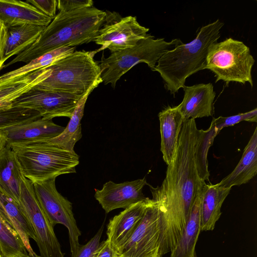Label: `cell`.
Listing matches in <instances>:
<instances>
[{
    "instance_id": "6da1fadb",
    "label": "cell",
    "mask_w": 257,
    "mask_h": 257,
    "mask_svg": "<svg viewBox=\"0 0 257 257\" xmlns=\"http://www.w3.org/2000/svg\"><path fill=\"white\" fill-rule=\"evenodd\" d=\"M203 130L194 119L184 121L177 149L160 186H150L158 207L162 256L171 252L179 240L189 218L199 177L195 153Z\"/></svg>"
},
{
    "instance_id": "7a4b0ae2",
    "label": "cell",
    "mask_w": 257,
    "mask_h": 257,
    "mask_svg": "<svg viewBox=\"0 0 257 257\" xmlns=\"http://www.w3.org/2000/svg\"><path fill=\"white\" fill-rule=\"evenodd\" d=\"M105 12L91 7L72 11L60 12L29 48L5 64L6 68L18 62L28 63L53 50L94 41L106 21Z\"/></svg>"
},
{
    "instance_id": "3957f363",
    "label": "cell",
    "mask_w": 257,
    "mask_h": 257,
    "mask_svg": "<svg viewBox=\"0 0 257 257\" xmlns=\"http://www.w3.org/2000/svg\"><path fill=\"white\" fill-rule=\"evenodd\" d=\"M223 25L217 20L201 27L191 42L177 46L160 58L153 71L160 74L171 94L183 88L189 76L206 69L209 47L219 39Z\"/></svg>"
},
{
    "instance_id": "277c9868",
    "label": "cell",
    "mask_w": 257,
    "mask_h": 257,
    "mask_svg": "<svg viewBox=\"0 0 257 257\" xmlns=\"http://www.w3.org/2000/svg\"><path fill=\"white\" fill-rule=\"evenodd\" d=\"M95 53L74 51L55 62L47 67L46 78L34 87L82 97L95 83L102 80L100 66L93 59Z\"/></svg>"
},
{
    "instance_id": "5b68a950",
    "label": "cell",
    "mask_w": 257,
    "mask_h": 257,
    "mask_svg": "<svg viewBox=\"0 0 257 257\" xmlns=\"http://www.w3.org/2000/svg\"><path fill=\"white\" fill-rule=\"evenodd\" d=\"M9 146L18 159L23 175L32 183L75 173L79 163V156L75 152L46 141Z\"/></svg>"
},
{
    "instance_id": "8992f818",
    "label": "cell",
    "mask_w": 257,
    "mask_h": 257,
    "mask_svg": "<svg viewBox=\"0 0 257 257\" xmlns=\"http://www.w3.org/2000/svg\"><path fill=\"white\" fill-rule=\"evenodd\" d=\"M182 43L179 39L167 42L164 38L155 39L154 36L149 35L135 46L111 53L107 58H102L99 65L102 82L105 85L110 83L115 88L121 76L140 62L146 63L153 71L165 52Z\"/></svg>"
},
{
    "instance_id": "52a82bcc",
    "label": "cell",
    "mask_w": 257,
    "mask_h": 257,
    "mask_svg": "<svg viewBox=\"0 0 257 257\" xmlns=\"http://www.w3.org/2000/svg\"><path fill=\"white\" fill-rule=\"evenodd\" d=\"M254 61L248 46L241 41L229 38L210 46L206 69L214 73L215 82L219 80L226 84L230 82L243 84L248 82L252 87L251 70Z\"/></svg>"
},
{
    "instance_id": "ba28073f",
    "label": "cell",
    "mask_w": 257,
    "mask_h": 257,
    "mask_svg": "<svg viewBox=\"0 0 257 257\" xmlns=\"http://www.w3.org/2000/svg\"><path fill=\"white\" fill-rule=\"evenodd\" d=\"M18 204L32 226L41 257H64L54 226L37 199L33 183L25 176L21 184Z\"/></svg>"
},
{
    "instance_id": "9c48e42d",
    "label": "cell",
    "mask_w": 257,
    "mask_h": 257,
    "mask_svg": "<svg viewBox=\"0 0 257 257\" xmlns=\"http://www.w3.org/2000/svg\"><path fill=\"white\" fill-rule=\"evenodd\" d=\"M56 178L33 183L37 199L51 223L64 225L68 231L71 256L75 255L80 244L79 229L72 211V203L57 191Z\"/></svg>"
},
{
    "instance_id": "30bf717a",
    "label": "cell",
    "mask_w": 257,
    "mask_h": 257,
    "mask_svg": "<svg viewBox=\"0 0 257 257\" xmlns=\"http://www.w3.org/2000/svg\"><path fill=\"white\" fill-rule=\"evenodd\" d=\"M120 257H162L159 209L156 202L152 199Z\"/></svg>"
},
{
    "instance_id": "8fae6325",
    "label": "cell",
    "mask_w": 257,
    "mask_h": 257,
    "mask_svg": "<svg viewBox=\"0 0 257 257\" xmlns=\"http://www.w3.org/2000/svg\"><path fill=\"white\" fill-rule=\"evenodd\" d=\"M81 97L67 93L41 90L34 87L13 102L12 107L37 111L41 117L70 118Z\"/></svg>"
},
{
    "instance_id": "7c38bea8",
    "label": "cell",
    "mask_w": 257,
    "mask_h": 257,
    "mask_svg": "<svg viewBox=\"0 0 257 257\" xmlns=\"http://www.w3.org/2000/svg\"><path fill=\"white\" fill-rule=\"evenodd\" d=\"M149 31L138 22L136 17L131 16L106 24L100 28L94 40L101 46L95 52L108 49L112 53L132 48L149 36Z\"/></svg>"
},
{
    "instance_id": "4fadbf2b",
    "label": "cell",
    "mask_w": 257,
    "mask_h": 257,
    "mask_svg": "<svg viewBox=\"0 0 257 257\" xmlns=\"http://www.w3.org/2000/svg\"><path fill=\"white\" fill-rule=\"evenodd\" d=\"M147 184L145 178L132 181L115 183L106 182L101 189H96L94 197L106 213L118 208L125 209L148 198L143 193Z\"/></svg>"
},
{
    "instance_id": "5bb4252c",
    "label": "cell",
    "mask_w": 257,
    "mask_h": 257,
    "mask_svg": "<svg viewBox=\"0 0 257 257\" xmlns=\"http://www.w3.org/2000/svg\"><path fill=\"white\" fill-rule=\"evenodd\" d=\"M151 199L133 204L111 218L107 225L106 234L111 246L119 255L141 222Z\"/></svg>"
},
{
    "instance_id": "9a60e30c",
    "label": "cell",
    "mask_w": 257,
    "mask_h": 257,
    "mask_svg": "<svg viewBox=\"0 0 257 257\" xmlns=\"http://www.w3.org/2000/svg\"><path fill=\"white\" fill-rule=\"evenodd\" d=\"M65 128L55 123L52 119L40 117L0 130L7 144L11 145L49 140L61 134Z\"/></svg>"
},
{
    "instance_id": "2e32d148",
    "label": "cell",
    "mask_w": 257,
    "mask_h": 257,
    "mask_svg": "<svg viewBox=\"0 0 257 257\" xmlns=\"http://www.w3.org/2000/svg\"><path fill=\"white\" fill-rule=\"evenodd\" d=\"M182 101L177 106L184 120L212 115L216 93L212 83L184 85Z\"/></svg>"
},
{
    "instance_id": "e0dca14e",
    "label": "cell",
    "mask_w": 257,
    "mask_h": 257,
    "mask_svg": "<svg viewBox=\"0 0 257 257\" xmlns=\"http://www.w3.org/2000/svg\"><path fill=\"white\" fill-rule=\"evenodd\" d=\"M52 20L26 1L0 0V22L7 28L24 24L47 27Z\"/></svg>"
},
{
    "instance_id": "ac0fdd59",
    "label": "cell",
    "mask_w": 257,
    "mask_h": 257,
    "mask_svg": "<svg viewBox=\"0 0 257 257\" xmlns=\"http://www.w3.org/2000/svg\"><path fill=\"white\" fill-rule=\"evenodd\" d=\"M204 182L201 179L199 181L189 218L179 240L171 251V257H197L195 247L201 231L200 207Z\"/></svg>"
},
{
    "instance_id": "d6986e66",
    "label": "cell",
    "mask_w": 257,
    "mask_h": 257,
    "mask_svg": "<svg viewBox=\"0 0 257 257\" xmlns=\"http://www.w3.org/2000/svg\"><path fill=\"white\" fill-rule=\"evenodd\" d=\"M161 151L164 162L170 165L175 156L184 122L177 106L168 107L159 112Z\"/></svg>"
},
{
    "instance_id": "ffe728a7",
    "label": "cell",
    "mask_w": 257,
    "mask_h": 257,
    "mask_svg": "<svg viewBox=\"0 0 257 257\" xmlns=\"http://www.w3.org/2000/svg\"><path fill=\"white\" fill-rule=\"evenodd\" d=\"M0 214L15 228L22 238L28 254L32 257H41L33 250L30 239L35 240L32 226L19 204L0 186Z\"/></svg>"
},
{
    "instance_id": "44dd1931",
    "label": "cell",
    "mask_w": 257,
    "mask_h": 257,
    "mask_svg": "<svg viewBox=\"0 0 257 257\" xmlns=\"http://www.w3.org/2000/svg\"><path fill=\"white\" fill-rule=\"evenodd\" d=\"M231 188L217 183L202 185L201 201V231L212 230L221 215V208Z\"/></svg>"
},
{
    "instance_id": "7402d4cb",
    "label": "cell",
    "mask_w": 257,
    "mask_h": 257,
    "mask_svg": "<svg viewBox=\"0 0 257 257\" xmlns=\"http://www.w3.org/2000/svg\"><path fill=\"white\" fill-rule=\"evenodd\" d=\"M257 173V127L244 149L241 158L234 169L224 178L219 184L231 188L246 184Z\"/></svg>"
},
{
    "instance_id": "603a6c76",
    "label": "cell",
    "mask_w": 257,
    "mask_h": 257,
    "mask_svg": "<svg viewBox=\"0 0 257 257\" xmlns=\"http://www.w3.org/2000/svg\"><path fill=\"white\" fill-rule=\"evenodd\" d=\"M24 176L16 155L7 144L0 153V186L18 203Z\"/></svg>"
},
{
    "instance_id": "cb8c5ba5",
    "label": "cell",
    "mask_w": 257,
    "mask_h": 257,
    "mask_svg": "<svg viewBox=\"0 0 257 257\" xmlns=\"http://www.w3.org/2000/svg\"><path fill=\"white\" fill-rule=\"evenodd\" d=\"M102 81L100 80L95 83L81 97L64 131L59 136L46 141L63 150L75 152L74 146L82 136L81 120L83 116L85 103L90 93Z\"/></svg>"
},
{
    "instance_id": "d4e9b609",
    "label": "cell",
    "mask_w": 257,
    "mask_h": 257,
    "mask_svg": "<svg viewBox=\"0 0 257 257\" xmlns=\"http://www.w3.org/2000/svg\"><path fill=\"white\" fill-rule=\"evenodd\" d=\"M75 47H62L37 57L24 66L0 76V89L37 70L47 67L73 53Z\"/></svg>"
},
{
    "instance_id": "484cf974",
    "label": "cell",
    "mask_w": 257,
    "mask_h": 257,
    "mask_svg": "<svg viewBox=\"0 0 257 257\" xmlns=\"http://www.w3.org/2000/svg\"><path fill=\"white\" fill-rule=\"evenodd\" d=\"M46 27L32 24H24L7 28L5 59L7 60L14 55H18L30 47Z\"/></svg>"
},
{
    "instance_id": "4316f807",
    "label": "cell",
    "mask_w": 257,
    "mask_h": 257,
    "mask_svg": "<svg viewBox=\"0 0 257 257\" xmlns=\"http://www.w3.org/2000/svg\"><path fill=\"white\" fill-rule=\"evenodd\" d=\"M47 67L30 73L20 79L0 89V110L12 108L13 102L45 80Z\"/></svg>"
},
{
    "instance_id": "83f0119b",
    "label": "cell",
    "mask_w": 257,
    "mask_h": 257,
    "mask_svg": "<svg viewBox=\"0 0 257 257\" xmlns=\"http://www.w3.org/2000/svg\"><path fill=\"white\" fill-rule=\"evenodd\" d=\"M0 253L2 257H14L21 253H28L18 231L1 214Z\"/></svg>"
},
{
    "instance_id": "f1b7e54d",
    "label": "cell",
    "mask_w": 257,
    "mask_h": 257,
    "mask_svg": "<svg viewBox=\"0 0 257 257\" xmlns=\"http://www.w3.org/2000/svg\"><path fill=\"white\" fill-rule=\"evenodd\" d=\"M218 134L213 124L211 123L208 130L202 131L197 146L195 153L196 168L199 177L204 181H209V172L208 169L207 156L209 149L213 144L214 139Z\"/></svg>"
},
{
    "instance_id": "f546056e",
    "label": "cell",
    "mask_w": 257,
    "mask_h": 257,
    "mask_svg": "<svg viewBox=\"0 0 257 257\" xmlns=\"http://www.w3.org/2000/svg\"><path fill=\"white\" fill-rule=\"evenodd\" d=\"M40 117L37 111L27 108L12 107L0 110V130Z\"/></svg>"
},
{
    "instance_id": "4dcf8cb0",
    "label": "cell",
    "mask_w": 257,
    "mask_h": 257,
    "mask_svg": "<svg viewBox=\"0 0 257 257\" xmlns=\"http://www.w3.org/2000/svg\"><path fill=\"white\" fill-rule=\"evenodd\" d=\"M242 121L256 122L257 121V108H255L246 112L241 113L236 115L223 117L219 116L213 118L211 123L218 134L221 130L225 127L231 126Z\"/></svg>"
},
{
    "instance_id": "1f68e13d",
    "label": "cell",
    "mask_w": 257,
    "mask_h": 257,
    "mask_svg": "<svg viewBox=\"0 0 257 257\" xmlns=\"http://www.w3.org/2000/svg\"><path fill=\"white\" fill-rule=\"evenodd\" d=\"M103 230V225H102L95 235L86 244L80 245L75 255L71 257H93L100 243Z\"/></svg>"
},
{
    "instance_id": "d6a6232c",
    "label": "cell",
    "mask_w": 257,
    "mask_h": 257,
    "mask_svg": "<svg viewBox=\"0 0 257 257\" xmlns=\"http://www.w3.org/2000/svg\"><path fill=\"white\" fill-rule=\"evenodd\" d=\"M26 1L52 20L55 17L57 8V1L27 0Z\"/></svg>"
},
{
    "instance_id": "836d02e7",
    "label": "cell",
    "mask_w": 257,
    "mask_h": 257,
    "mask_svg": "<svg viewBox=\"0 0 257 257\" xmlns=\"http://www.w3.org/2000/svg\"><path fill=\"white\" fill-rule=\"evenodd\" d=\"M91 0H58L57 9L60 12H67L93 6Z\"/></svg>"
},
{
    "instance_id": "e575fe53",
    "label": "cell",
    "mask_w": 257,
    "mask_h": 257,
    "mask_svg": "<svg viewBox=\"0 0 257 257\" xmlns=\"http://www.w3.org/2000/svg\"><path fill=\"white\" fill-rule=\"evenodd\" d=\"M93 257H119V255L113 249L108 240L106 239L99 243Z\"/></svg>"
},
{
    "instance_id": "d590c367",
    "label": "cell",
    "mask_w": 257,
    "mask_h": 257,
    "mask_svg": "<svg viewBox=\"0 0 257 257\" xmlns=\"http://www.w3.org/2000/svg\"><path fill=\"white\" fill-rule=\"evenodd\" d=\"M7 37V28L0 22V71L3 69L6 60L5 58V49Z\"/></svg>"
},
{
    "instance_id": "8d00e7d4",
    "label": "cell",
    "mask_w": 257,
    "mask_h": 257,
    "mask_svg": "<svg viewBox=\"0 0 257 257\" xmlns=\"http://www.w3.org/2000/svg\"><path fill=\"white\" fill-rule=\"evenodd\" d=\"M6 145L7 141L6 138L2 132L0 130V153L6 147Z\"/></svg>"
},
{
    "instance_id": "74e56055",
    "label": "cell",
    "mask_w": 257,
    "mask_h": 257,
    "mask_svg": "<svg viewBox=\"0 0 257 257\" xmlns=\"http://www.w3.org/2000/svg\"><path fill=\"white\" fill-rule=\"evenodd\" d=\"M14 257H32L28 253H21L14 256Z\"/></svg>"
},
{
    "instance_id": "f35d334b",
    "label": "cell",
    "mask_w": 257,
    "mask_h": 257,
    "mask_svg": "<svg viewBox=\"0 0 257 257\" xmlns=\"http://www.w3.org/2000/svg\"><path fill=\"white\" fill-rule=\"evenodd\" d=\"M0 257H2V255H1V253H0Z\"/></svg>"
}]
</instances>
